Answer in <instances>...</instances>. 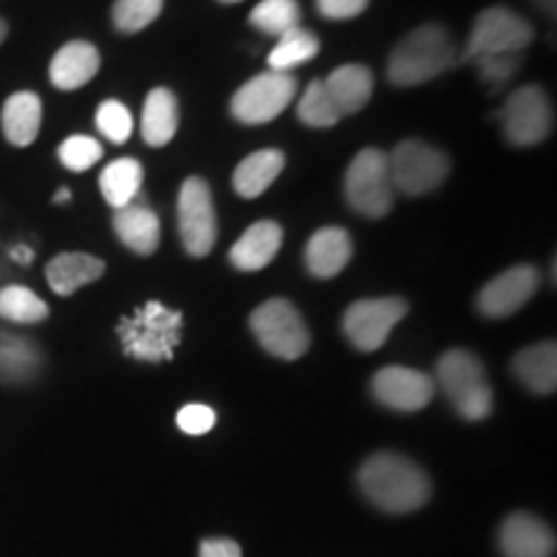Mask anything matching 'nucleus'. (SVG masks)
I'll return each mask as SVG.
<instances>
[{"instance_id":"2","label":"nucleus","mask_w":557,"mask_h":557,"mask_svg":"<svg viewBox=\"0 0 557 557\" xmlns=\"http://www.w3.org/2000/svg\"><path fill=\"white\" fill-rule=\"evenodd\" d=\"M459 62L449 29L442 24H423L406 34L387 60V81L393 86H421L444 75Z\"/></svg>"},{"instance_id":"9","label":"nucleus","mask_w":557,"mask_h":557,"mask_svg":"<svg viewBox=\"0 0 557 557\" xmlns=\"http://www.w3.org/2000/svg\"><path fill=\"white\" fill-rule=\"evenodd\" d=\"M496 120L508 143L517 148H532V145L545 143L553 132V103L545 90L532 83V86H521L508 94Z\"/></svg>"},{"instance_id":"3","label":"nucleus","mask_w":557,"mask_h":557,"mask_svg":"<svg viewBox=\"0 0 557 557\" xmlns=\"http://www.w3.org/2000/svg\"><path fill=\"white\" fill-rule=\"evenodd\" d=\"M181 329H184V315L178 310H171L158 299H150L132 315L120 320L116 336H120L122 351L129 359L160 364V361L173 359V351L181 344Z\"/></svg>"},{"instance_id":"4","label":"nucleus","mask_w":557,"mask_h":557,"mask_svg":"<svg viewBox=\"0 0 557 557\" xmlns=\"http://www.w3.org/2000/svg\"><path fill=\"white\" fill-rule=\"evenodd\" d=\"M436 377L451 406L465 421H483L493 410V393L485 367L475 354L451 348L436 364Z\"/></svg>"},{"instance_id":"30","label":"nucleus","mask_w":557,"mask_h":557,"mask_svg":"<svg viewBox=\"0 0 557 557\" xmlns=\"http://www.w3.org/2000/svg\"><path fill=\"white\" fill-rule=\"evenodd\" d=\"M50 308L39 295H34L26 287H5L0 289V318L9 323L18 325H34L47 320Z\"/></svg>"},{"instance_id":"36","label":"nucleus","mask_w":557,"mask_h":557,"mask_svg":"<svg viewBox=\"0 0 557 557\" xmlns=\"http://www.w3.org/2000/svg\"><path fill=\"white\" fill-rule=\"evenodd\" d=\"M176 423L184 434L201 436V434H207V431L214 429V423H218V413H214L209 406H201V403H189V406H184L178 410Z\"/></svg>"},{"instance_id":"37","label":"nucleus","mask_w":557,"mask_h":557,"mask_svg":"<svg viewBox=\"0 0 557 557\" xmlns=\"http://www.w3.org/2000/svg\"><path fill=\"white\" fill-rule=\"evenodd\" d=\"M320 16L331 21H346L357 18L367 11L369 0H315Z\"/></svg>"},{"instance_id":"43","label":"nucleus","mask_w":557,"mask_h":557,"mask_svg":"<svg viewBox=\"0 0 557 557\" xmlns=\"http://www.w3.org/2000/svg\"><path fill=\"white\" fill-rule=\"evenodd\" d=\"M220 3H225V5H233V3H240V0H220Z\"/></svg>"},{"instance_id":"27","label":"nucleus","mask_w":557,"mask_h":557,"mask_svg":"<svg viewBox=\"0 0 557 557\" xmlns=\"http://www.w3.org/2000/svg\"><path fill=\"white\" fill-rule=\"evenodd\" d=\"M320 52V39L315 32L302 29H292L278 37L274 45V50L269 52V70H276V73H292V70L310 62L315 54Z\"/></svg>"},{"instance_id":"15","label":"nucleus","mask_w":557,"mask_h":557,"mask_svg":"<svg viewBox=\"0 0 557 557\" xmlns=\"http://www.w3.org/2000/svg\"><path fill=\"white\" fill-rule=\"evenodd\" d=\"M500 553L506 557H553L555 534L532 513H511L500 527Z\"/></svg>"},{"instance_id":"17","label":"nucleus","mask_w":557,"mask_h":557,"mask_svg":"<svg viewBox=\"0 0 557 557\" xmlns=\"http://www.w3.org/2000/svg\"><path fill=\"white\" fill-rule=\"evenodd\" d=\"M351 256L354 243L344 227H320L305 246V267L310 276L333 278L348 267Z\"/></svg>"},{"instance_id":"12","label":"nucleus","mask_w":557,"mask_h":557,"mask_svg":"<svg viewBox=\"0 0 557 557\" xmlns=\"http://www.w3.org/2000/svg\"><path fill=\"white\" fill-rule=\"evenodd\" d=\"M297 94V81L292 73H267L250 78L246 86L235 90L230 111L243 124H267L276 120L284 109L289 107Z\"/></svg>"},{"instance_id":"13","label":"nucleus","mask_w":557,"mask_h":557,"mask_svg":"<svg viewBox=\"0 0 557 557\" xmlns=\"http://www.w3.org/2000/svg\"><path fill=\"white\" fill-rule=\"evenodd\" d=\"M540 271L532 263H519V267L506 269L504 274L485 284L478 295V310L480 315L500 320L519 312L529 299L534 297V292L540 289Z\"/></svg>"},{"instance_id":"31","label":"nucleus","mask_w":557,"mask_h":557,"mask_svg":"<svg viewBox=\"0 0 557 557\" xmlns=\"http://www.w3.org/2000/svg\"><path fill=\"white\" fill-rule=\"evenodd\" d=\"M297 116H299V122L308 124V127H315V129L333 127V124L341 122L336 103H333L329 90H325L323 81L310 83L308 90L302 94V99H299Z\"/></svg>"},{"instance_id":"8","label":"nucleus","mask_w":557,"mask_h":557,"mask_svg":"<svg viewBox=\"0 0 557 557\" xmlns=\"http://www.w3.org/2000/svg\"><path fill=\"white\" fill-rule=\"evenodd\" d=\"M387 160L395 191L406 194V197H423V194L438 189L451 169L447 152L421 143V139H403Z\"/></svg>"},{"instance_id":"7","label":"nucleus","mask_w":557,"mask_h":557,"mask_svg":"<svg viewBox=\"0 0 557 557\" xmlns=\"http://www.w3.org/2000/svg\"><path fill=\"white\" fill-rule=\"evenodd\" d=\"M534 41V26L506 5H493L478 13L472 24L468 47L459 54V62H472L483 54H511L524 52Z\"/></svg>"},{"instance_id":"35","label":"nucleus","mask_w":557,"mask_h":557,"mask_svg":"<svg viewBox=\"0 0 557 557\" xmlns=\"http://www.w3.org/2000/svg\"><path fill=\"white\" fill-rule=\"evenodd\" d=\"M96 127L109 143L124 145L132 135V114L122 101H103L96 111Z\"/></svg>"},{"instance_id":"11","label":"nucleus","mask_w":557,"mask_h":557,"mask_svg":"<svg viewBox=\"0 0 557 557\" xmlns=\"http://www.w3.org/2000/svg\"><path fill=\"white\" fill-rule=\"evenodd\" d=\"M408 315V302L403 297H372L348 305L341 320L346 338L359 351H377L385 346L395 325Z\"/></svg>"},{"instance_id":"38","label":"nucleus","mask_w":557,"mask_h":557,"mask_svg":"<svg viewBox=\"0 0 557 557\" xmlns=\"http://www.w3.org/2000/svg\"><path fill=\"white\" fill-rule=\"evenodd\" d=\"M199 557H243V553H240L238 542L225 540V537H214V540L201 542Z\"/></svg>"},{"instance_id":"20","label":"nucleus","mask_w":557,"mask_h":557,"mask_svg":"<svg viewBox=\"0 0 557 557\" xmlns=\"http://www.w3.org/2000/svg\"><path fill=\"white\" fill-rule=\"evenodd\" d=\"M341 116H351L372 99L374 75L364 65H341L323 81Z\"/></svg>"},{"instance_id":"19","label":"nucleus","mask_w":557,"mask_h":557,"mask_svg":"<svg viewBox=\"0 0 557 557\" xmlns=\"http://www.w3.org/2000/svg\"><path fill=\"white\" fill-rule=\"evenodd\" d=\"M284 240V230L274 220H261L250 225L240 240L230 248V263L240 271L267 269L278 253Z\"/></svg>"},{"instance_id":"5","label":"nucleus","mask_w":557,"mask_h":557,"mask_svg":"<svg viewBox=\"0 0 557 557\" xmlns=\"http://www.w3.org/2000/svg\"><path fill=\"white\" fill-rule=\"evenodd\" d=\"M348 207L361 218L382 220L395 205V186L389 176V160L382 150L367 148L357 152L344 178Z\"/></svg>"},{"instance_id":"40","label":"nucleus","mask_w":557,"mask_h":557,"mask_svg":"<svg viewBox=\"0 0 557 557\" xmlns=\"http://www.w3.org/2000/svg\"><path fill=\"white\" fill-rule=\"evenodd\" d=\"M534 5H537V9L545 13V16H549V18H555V9H557V0H532Z\"/></svg>"},{"instance_id":"25","label":"nucleus","mask_w":557,"mask_h":557,"mask_svg":"<svg viewBox=\"0 0 557 557\" xmlns=\"http://www.w3.org/2000/svg\"><path fill=\"white\" fill-rule=\"evenodd\" d=\"M284 171L282 150H259L243 158L233 173V189L243 199H259Z\"/></svg>"},{"instance_id":"14","label":"nucleus","mask_w":557,"mask_h":557,"mask_svg":"<svg viewBox=\"0 0 557 557\" xmlns=\"http://www.w3.org/2000/svg\"><path fill=\"white\" fill-rule=\"evenodd\" d=\"M436 382L410 367H385L374 374L372 395L380 406L400 413H416L434 400Z\"/></svg>"},{"instance_id":"33","label":"nucleus","mask_w":557,"mask_h":557,"mask_svg":"<svg viewBox=\"0 0 557 557\" xmlns=\"http://www.w3.org/2000/svg\"><path fill=\"white\" fill-rule=\"evenodd\" d=\"M58 156H60V163L65 165L67 171L83 173V171L94 169V165L99 163V160L103 158V148H101V143L96 137L73 135L60 145Z\"/></svg>"},{"instance_id":"6","label":"nucleus","mask_w":557,"mask_h":557,"mask_svg":"<svg viewBox=\"0 0 557 557\" xmlns=\"http://www.w3.org/2000/svg\"><path fill=\"white\" fill-rule=\"evenodd\" d=\"M250 331L271 357L295 361L310 348V331L305 318L289 299L274 297L259 305L250 315Z\"/></svg>"},{"instance_id":"18","label":"nucleus","mask_w":557,"mask_h":557,"mask_svg":"<svg viewBox=\"0 0 557 557\" xmlns=\"http://www.w3.org/2000/svg\"><path fill=\"white\" fill-rule=\"evenodd\" d=\"M101 67V54L90 41L75 39L60 47L50 62V81L60 90H78L96 78Z\"/></svg>"},{"instance_id":"24","label":"nucleus","mask_w":557,"mask_h":557,"mask_svg":"<svg viewBox=\"0 0 557 557\" xmlns=\"http://www.w3.org/2000/svg\"><path fill=\"white\" fill-rule=\"evenodd\" d=\"M143 139L150 148H163L178 132V101L169 88H152L143 109Z\"/></svg>"},{"instance_id":"32","label":"nucleus","mask_w":557,"mask_h":557,"mask_svg":"<svg viewBox=\"0 0 557 557\" xmlns=\"http://www.w3.org/2000/svg\"><path fill=\"white\" fill-rule=\"evenodd\" d=\"M165 0H114L111 5V21H114L116 32L137 34L148 29L163 11Z\"/></svg>"},{"instance_id":"16","label":"nucleus","mask_w":557,"mask_h":557,"mask_svg":"<svg viewBox=\"0 0 557 557\" xmlns=\"http://www.w3.org/2000/svg\"><path fill=\"white\" fill-rule=\"evenodd\" d=\"M114 233L132 253L152 256L160 246V220L152 212L143 191L127 207L114 209Z\"/></svg>"},{"instance_id":"10","label":"nucleus","mask_w":557,"mask_h":557,"mask_svg":"<svg viewBox=\"0 0 557 557\" xmlns=\"http://www.w3.org/2000/svg\"><path fill=\"white\" fill-rule=\"evenodd\" d=\"M178 235L191 259H205L218 240V214L205 178L189 176L178 191Z\"/></svg>"},{"instance_id":"39","label":"nucleus","mask_w":557,"mask_h":557,"mask_svg":"<svg viewBox=\"0 0 557 557\" xmlns=\"http://www.w3.org/2000/svg\"><path fill=\"white\" fill-rule=\"evenodd\" d=\"M11 259L21 263V267H29V263L34 261V250L29 246H16V248H11Z\"/></svg>"},{"instance_id":"1","label":"nucleus","mask_w":557,"mask_h":557,"mask_svg":"<svg viewBox=\"0 0 557 557\" xmlns=\"http://www.w3.org/2000/svg\"><path fill=\"white\" fill-rule=\"evenodd\" d=\"M357 480L369 504L387 513H410L431 496L426 472L398 451H377L369 457Z\"/></svg>"},{"instance_id":"34","label":"nucleus","mask_w":557,"mask_h":557,"mask_svg":"<svg viewBox=\"0 0 557 557\" xmlns=\"http://www.w3.org/2000/svg\"><path fill=\"white\" fill-rule=\"evenodd\" d=\"M521 62H524V52H511V54H483V58L472 60V65L478 67L480 81H483L485 86L498 90L519 73Z\"/></svg>"},{"instance_id":"41","label":"nucleus","mask_w":557,"mask_h":557,"mask_svg":"<svg viewBox=\"0 0 557 557\" xmlns=\"http://www.w3.org/2000/svg\"><path fill=\"white\" fill-rule=\"evenodd\" d=\"M54 201H58V205H65V201H70V189H60L58 194H54Z\"/></svg>"},{"instance_id":"29","label":"nucleus","mask_w":557,"mask_h":557,"mask_svg":"<svg viewBox=\"0 0 557 557\" xmlns=\"http://www.w3.org/2000/svg\"><path fill=\"white\" fill-rule=\"evenodd\" d=\"M302 9L297 0H261L253 11H250V26H256L261 34L269 37H284V34L297 29Z\"/></svg>"},{"instance_id":"21","label":"nucleus","mask_w":557,"mask_h":557,"mask_svg":"<svg viewBox=\"0 0 557 557\" xmlns=\"http://www.w3.org/2000/svg\"><path fill=\"white\" fill-rule=\"evenodd\" d=\"M513 374L527 389L537 395L555 393L557 385V346L555 341H540V344L524 348L513 357Z\"/></svg>"},{"instance_id":"22","label":"nucleus","mask_w":557,"mask_h":557,"mask_svg":"<svg viewBox=\"0 0 557 557\" xmlns=\"http://www.w3.org/2000/svg\"><path fill=\"white\" fill-rule=\"evenodd\" d=\"M107 271V263L96 256L88 253H60L47 263V282H50L52 292L67 297L73 292H78L86 284H94L96 278L103 276Z\"/></svg>"},{"instance_id":"23","label":"nucleus","mask_w":557,"mask_h":557,"mask_svg":"<svg viewBox=\"0 0 557 557\" xmlns=\"http://www.w3.org/2000/svg\"><path fill=\"white\" fill-rule=\"evenodd\" d=\"M3 135L16 148H29L41 129V99L32 90H18L3 103Z\"/></svg>"},{"instance_id":"42","label":"nucleus","mask_w":557,"mask_h":557,"mask_svg":"<svg viewBox=\"0 0 557 557\" xmlns=\"http://www.w3.org/2000/svg\"><path fill=\"white\" fill-rule=\"evenodd\" d=\"M5 37H9V24H5V21L0 18V45H3Z\"/></svg>"},{"instance_id":"26","label":"nucleus","mask_w":557,"mask_h":557,"mask_svg":"<svg viewBox=\"0 0 557 557\" xmlns=\"http://www.w3.org/2000/svg\"><path fill=\"white\" fill-rule=\"evenodd\" d=\"M143 165L135 158H116L114 163H109L103 169L99 184L103 199L109 201V207L122 209L143 191Z\"/></svg>"},{"instance_id":"28","label":"nucleus","mask_w":557,"mask_h":557,"mask_svg":"<svg viewBox=\"0 0 557 557\" xmlns=\"http://www.w3.org/2000/svg\"><path fill=\"white\" fill-rule=\"evenodd\" d=\"M41 357L32 341L0 336V380L24 382L37 372Z\"/></svg>"}]
</instances>
